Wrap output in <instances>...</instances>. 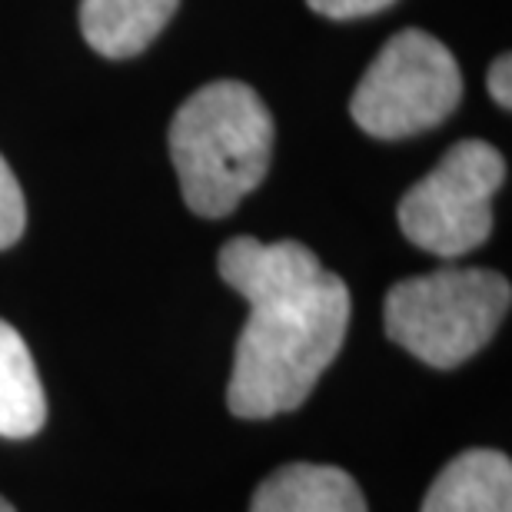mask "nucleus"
I'll return each mask as SVG.
<instances>
[{
    "instance_id": "1",
    "label": "nucleus",
    "mask_w": 512,
    "mask_h": 512,
    "mask_svg": "<svg viewBox=\"0 0 512 512\" xmlns=\"http://www.w3.org/2000/svg\"><path fill=\"white\" fill-rule=\"evenodd\" d=\"M220 276L250 303L227 386L230 413L240 419L290 413L306 403L340 353L350 290L296 240H230L220 250Z\"/></svg>"
},
{
    "instance_id": "2",
    "label": "nucleus",
    "mask_w": 512,
    "mask_h": 512,
    "mask_svg": "<svg viewBox=\"0 0 512 512\" xmlns=\"http://www.w3.org/2000/svg\"><path fill=\"white\" fill-rule=\"evenodd\" d=\"M273 133L253 87L240 80L200 87L170 124V157L187 207L210 220L237 210L270 170Z\"/></svg>"
},
{
    "instance_id": "3",
    "label": "nucleus",
    "mask_w": 512,
    "mask_h": 512,
    "mask_svg": "<svg viewBox=\"0 0 512 512\" xmlns=\"http://www.w3.org/2000/svg\"><path fill=\"white\" fill-rule=\"evenodd\" d=\"M512 303L509 280L486 266H443L386 293V336L436 370H453L493 340Z\"/></svg>"
},
{
    "instance_id": "4",
    "label": "nucleus",
    "mask_w": 512,
    "mask_h": 512,
    "mask_svg": "<svg viewBox=\"0 0 512 512\" xmlns=\"http://www.w3.org/2000/svg\"><path fill=\"white\" fill-rule=\"evenodd\" d=\"M459 97L463 74L449 47L409 27L376 54L350 100V114L370 137L399 140L443 124Z\"/></svg>"
},
{
    "instance_id": "5",
    "label": "nucleus",
    "mask_w": 512,
    "mask_h": 512,
    "mask_svg": "<svg viewBox=\"0 0 512 512\" xmlns=\"http://www.w3.org/2000/svg\"><path fill=\"white\" fill-rule=\"evenodd\" d=\"M506 160L486 140H459L399 200V227L413 247L453 260L483 247L493 233V197Z\"/></svg>"
},
{
    "instance_id": "6",
    "label": "nucleus",
    "mask_w": 512,
    "mask_h": 512,
    "mask_svg": "<svg viewBox=\"0 0 512 512\" xmlns=\"http://www.w3.org/2000/svg\"><path fill=\"white\" fill-rule=\"evenodd\" d=\"M250 512H370L356 479L340 466L290 463L266 476Z\"/></svg>"
},
{
    "instance_id": "7",
    "label": "nucleus",
    "mask_w": 512,
    "mask_h": 512,
    "mask_svg": "<svg viewBox=\"0 0 512 512\" xmlns=\"http://www.w3.org/2000/svg\"><path fill=\"white\" fill-rule=\"evenodd\" d=\"M423 512H512V463L496 449H466L433 479Z\"/></svg>"
},
{
    "instance_id": "8",
    "label": "nucleus",
    "mask_w": 512,
    "mask_h": 512,
    "mask_svg": "<svg viewBox=\"0 0 512 512\" xmlns=\"http://www.w3.org/2000/svg\"><path fill=\"white\" fill-rule=\"evenodd\" d=\"M180 0H84L80 30L104 57L124 60L147 50L170 24Z\"/></svg>"
},
{
    "instance_id": "9",
    "label": "nucleus",
    "mask_w": 512,
    "mask_h": 512,
    "mask_svg": "<svg viewBox=\"0 0 512 512\" xmlns=\"http://www.w3.org/2000/svg\"><path fill=\"white\" fill-rule=\"evenodd\" d=\"M47 419V399L24 336L0 320V436L27 439Z\"/></svg>"
},
{
    "instance_id": "10",
    "label": "nucleus",
    "mask_w": 512,
    "mask_h": 512,
    "mask_svg": "<svg viewBox=\"0 0 512 512\" xmlns=\"http://www.w3.org/2000/svg\"><path fill=\"white\" fill-rule=\"evenodd\" d=\"M27 227V203L7 160L0 157V250L14 247Z\"/></svg>"
},
{
    "instance_id": "11",
    "label": "nucleus",
    "mask_w": 512,
    "mask_h": 512,
    "mask_svg": "<svg viewBox=\"0 0 512 512\" xmlns=\"http://www.w3.org/2000/svg\"><path fill=\"white\" fill-rule=\"evenodd\" d=\"M310 10H316L320 17H330V20H353V17H366V14H376L396 0H306Z\"/></svg>"
},
{
    "instance_id": "12",
    "label": "nucleus",
    "mask_w": 512,
    "mask_h": 512,
    "mask_svg": "<svg viewBox=\"0 0 512 512\" xmlns=\"http://www.w3.org/2000/svg\"><path fill=\"white\" fill-rule=\"evenodd\" d=\"M509 67H512V60L509 54H503L496 60L493 67H489V94H493V100L503 110H509L512 104V87H509Z\"/></svg>"
},
{
    "instance_id": "13",
    "label": "nucleus",
    "mask_w": 512,
    "mask_h": 512,
    "mask_svg": "<svg viewBox=\"0 0 512 512\" xmlns=\"http://www.w3.org/2000/svg\"><path fill=\"white\" fill-rule=\"evenodd\" d=\"M0 512H14V509H10V503H7L4 496H0Z\"/></svg>"
}]
</instances>
